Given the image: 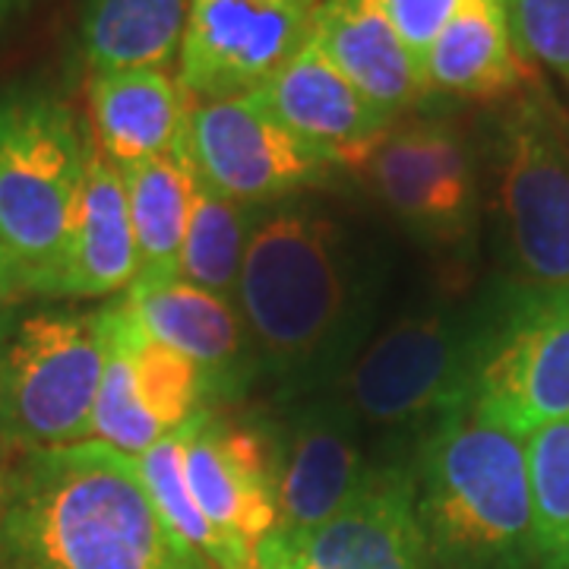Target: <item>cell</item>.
<instances>
[{
  "mask_svg": "<svg viewBox=\"0 0 569 569\" xmlns=\"http://www.w3.org/2000/svg\"><path fill=\"white\" fill-rule=\"evenodd\" d=\"M507 13L522 58L569 86V0H507Z\"/></svg>",
  "mask_w": 569,
  "mask_h": 569,
  "instance_id": "cell-28",
  "label": "cell"
},
{
  "mask_svg": "<svg viewBox=\"0 0 569 569\" xmlns=\"http://www.w3.org/2000/svg\"><path fill=\"white\" fill-rule=\"evenodd\" d=\"M0 569H203L162 522L133 456L102 440L22 449L0 519Z\"/></svg>",
  "mask_w": 569,
  "mask_h": 569,
  "instance_id": "cell-2",
  "label": "cell"
},
{
  "mask_svg": "<svg viewBox=\"0 0 569 569\" xmlns=\"http://www.w3.org/2000/svg\"><path fill=\"white\" fill-rule=\"evenodd\" d=\"M22 449L7 440V433L0 430V519H3V507H7V490H10V475L17 466V456Z\"/></svg>",
  "mask_w": 569,
  "mask_h": 569,
  "instance_id": "cell-30",
  "label": "cell"
},
{
  "mask_svg": "<svg viewBox=\"0 0 569 569\" xmlns=\"http://www.w3.org/2000/svg\"><path fill=\"white\" fill-rule=\"evenodd\" d=\"M10 313L13 310H0V346H3V332H7V323H10Z\"/></svg>",
  "mask_w": 569,
  "mask_h": 569,
  "instance_id": "cell-33",
  "label": "cell"
},
{
  "mask_svg": "<svg viewBox=\"0 0 569 569\" xmlns=\"http://www.w3.org/2000/svg\"><path fill=\"white\" fill-rule=\"evenodd\" d=\"M86 99L92 140L118 168L190 146L193 99L168 70L140 67L92 73Z\"/></svg>",
  "mask_w": 569,
  "mask_h": 569,
  "instance_id": "cell-19",
  "label": "cell"
},
{
  "mask_svg": "<svg viewBox=\"0 0 569 569\" xmlns=\"http://www.w3.org/2000/svg\"><path fill=\"white\" fill-rule=\"evenodd\" d=\"M260 206L234 203L200 178L181 250V279L234 301Z\"/></svg>",
  "mask_w": 569,
  "mask_h": 569,
  "instance_id": "cell-24",
  "label": "cell"
},
{
  "mask_svg": "<svg viewBox=\"0 0 569 569\" xmlns=\"http://www.w3.org/2000/svg\"><path fill=\"white\" fill-rule=\"evenodd\" d=\"M526 443L541 569H569V418L535 430Z\"/></svg>",
  "mask_w": 569,
  "mask_h": 569,
  "instance_id": "cell-26",
  "label": "cell"
},
{
  "mask_svg": "<svg viewBox=\"0 0 569 569\" xmlns=\"http://www.w3.org/2000/svg\"><path fill=\"white\" fill-rule=\"evenodd\" d=\"M137 276L140 253L123 174L99 149L89 130L77 222L51 301H96L123 295Z\"/></svg>",
  "mask_w": 569,
  "mask_h": 569,
  "instance_id": "cell-17",
  "label": "cell"
},
{
  "mask_svg": "<svg viewBox=\"0 0 569 569\" xmlns=\"http://www.w3.org/2000/svg\"><path fill=\"white\" fill-rule=\"evenodd\" d=\"M183 433V471L206 519L253 550L276 529V462L266 418L197 411Z\"/></svg>",
  "mask_w": 569,
  "mask_h": 569,
  "instance_id": "cell-14",
  "label": "cell"
},
{
  "mask_svg": "<svg viewBox=\"0 0 569 569\" xmlns=\"http://www.w3.org/2000/svg\"><path fill=\"white\" fill-rule=\"evenodd\" d=\"M108 358L104 307H32L10 313L0 346V430L20 449L92 437Z\"/></svg>",
  "mask_w": 569,
  "mask_h": 569,
  "instance_id": "cell-6",
  "label": "cell"
},
{
  "mask_svg": "<svg viewBox=\"0 0 569 569\" xmlns=\"http://www.w3.org/2000/svg\"><path fill=\"white\" fill-rule=\"evenodd\" d=\"M276 462V529L298 535L323 526L351 503L380 462L367 456L358 418L332 392L291 399L266 418Z\"/></svg>",
  "mask_w": 569,
  "mask_h": 569,
  "instance_id": "cell-12",
  "label": "cell"
},
{
  "mask_svg": "<svg viewBox=\"0 0 569 569\" xmlns=\"http://www.w3.org/2000/svg\"><path fill=\"white\" fill-rule=\"evenodd\" d=\"M32 3H36V0H0V29H7L10 22L20 20Z\"/></svg>",
  "mask_w": 569,
  "mask_h": 569,
  "instance_id": "cell-32",
  "label": "cell"
},
{
  "mask_svg": "<svg viewBox=\"0 0 569 569\" xmlns=\"http://www.w3.org/2000/svg\"><path fill=\"white\" fill-rule=\"evenodd\" d=\"M20 305V291H17V282H13V272H10V263H7V253H3V247H0V310H13V307Z\"/></svg>",
  "mask_w": 569,
  "mask_h": 569,
  "instance_id": "cell-31",
  "label": "cell"
},
{
  "mask_svg": "<svg viewBox=\"0 0 569 569\" xmlns=\"http://www.w3.org/2000/svg\"><path fill=\"white\" fill-rule=\"evenodd\" d=\"M253 569H257V560H253Z\"/></svg>",
  "mask_w": 569,
  "mask_h": 569,
  "instance_id": "cell-34",
  "label": "cell"
},
{
  "mask_svg": "<svg viewBox=\"0 0 569 569\" xmlns=\"http://www.w3.org/2000/svg\"><path fill=\"white\" fill-rule=\"evenodd\" d=\"M142 485L183 553L203 569H253V550L216 529L197 503L183 471V433L159 440L137 459Z\"/></svg>",
  "mask_w": 569,
  "mask_h": 569,
  "instance_id": "cell-23",
  "label": "cell"
},
{
  "mask_svg": "<svg viewBox=\"0 0 569 569\" xmlns=\"http://www.w3.org/2000/svg\"><path fill=\"white\" fill-rule=\"evenodd\" d=\"M108 307H111V320L130 358L133 389H137L142 411L162 427L164 433L181 430L197 411L206 408V380L200 367L187 361L181 351L152 339L137 323L133 310L123 298L108 301Z\"/></svg>",
  "mask_w": 569,
  "mask_h": 569,
  "instance_id": "cell-25",
  "label": "cell"
},
{
  "mask_svg": "<svg viewBox=\"0 0 569 569\" xmlns=\"http://www.w3.org/2000/svg\"><path fill=\"white\" fill-rule=\"evenodd\" d=\"M190 0H82L80 54L92 73L168 70L181 54Z\"/></svg>",
  "mask_w": 569,
  "mask_h": 569,
  "instance_id": "cell-21",
  "label": "cell"
},
{
  "mask_svg": "<svg viewBox=\"0 0 569 569\" xmlns=\"http://www.w3.org/2000/svg\"><path fill=\"white\" fill-rule=\"evenodd\" d=\"M104 329H108V358H104L99 399L92 408V437L89 440H102L108 447L121 449L123 456L140 459L142 452H149L171 433H164L162 427L142 411L137 389H133L130 358H127V348L114 329L108 305H104Z\"/></svg>",
  "mask_w": 569,
  "mask_h": 569,
  "instance_id": "cell-27",
  "label": "cell"
},
{
  "mask_svg": "<svg viewBox=\"0 0 569 569\" xmlns=\"http://www.w3.org/2000/svg\"><path fill=\"white\" fill-rule=\"evenodd\" d=\"M257 96L336 171L355 174L396 127V118L355 89L313 41H307L276 77H269Z\"/></svg>",
  "mask_w": 569,
  "mask_h": 569,
  "instance_id": "cell-16",
  "label": "cell"
},
{
  "mask_svg": "<svg viewBox=\"0 0 569 569\" xmlns=\"http://www.w3.org/2000/svg\"><path fill=\"white\" fill-rule=\"evenodd\" d=\"M121 298L152 339L200 367L206 408L244 399L260 380L250 332L234 301L183 279H133Z\"/></svg>",
  "mask_w": 569,
  "mask_h": 569,
  "instance_id": "cell-15",
  "label": "cell"
},
{
  "mask_svg": "<svg viewBox=\"0 0 569 569\" xmlns=\"http://www.w3.org/2000/svg\"><path fill=\"white\" fill-rule=\"evenodd\" d=\"M190 159L222 197L244 206L298 200L332 183L336 168L284 127L257 92L193 102Z\"/></svg>",
  "mask_w": 569,
  "mask_h": 569,
  "instance_id": "cell-10",
  "label": "cell"
},
{
  "mask_svg": "<svg viewBox=\"0 0 569 569\" xmlns=\"http://www.w3.org/2000/svg\"><path fill=\"white\" fill-rule=\"evenodd\" d=\"M140 253L137 279H181V250L197 190L190 146L171 156L121 164Z\"/></svg>",
  "mask_w": 569,
  "mask_h": 569,
  "instance_id": "cell-22",
  "label": "cell"
},
{
  "mask_svg": "<svg viewBox=\"0 0 569 569\" xmlns=\"http://www.w3.org/2000/svg\"><path fill=\"white\" fill-rule=\"evenodd\" d=\"M355 178L427 244H462L478 219L475 149L443 118L396 121Z\"/></svg>",
  "mask_w": 569,
  "mask_h": 569,
  "instance_id": "cell-9",
  "label": "cell"
},
{
  "mask_svg": "<svg viewBox=\"0 0 569 569\" xmlns=\"http://www.w3.org/2000/svg\"><path fill=\"white\" fill-rule=\"evenodd\" d=\"M320 0H190L178 80L193 102L257 92L291 61L317 22Z\"/></svg>",
  "mask_w": 569,
  "mask_h": 569,
  "instance_id": "cell-11",
  "label": "cell"
},
{
  "mask_svg": "<svg viewBox=\"0 0 569 569\" xmlns=\"http://www.w3.org/2000/svg\"><path fill=\"white\" fill-rule=\"evenodd\" d=\"M490 298L475 307H430L383 329L329 387L361 427L425 433L471 402L485 355Z\"/></svg>",
  "mask_w": 569,
  "mask_h": 569,
  "instance_id": "cell-5",
  "label": "cell"
},
{
  "mask_svg": "<svg viewBox=\"0 0 569 569\" xmlns=\"http://www.w3.org/2000/svg\"><path fill=\"white\" fill-rule=\"evenodd\" d=\"M421 70L430 96L468 102H507L531 82V63L512 39L507 0H462L427 48Z\"/></svg>",
  "mask_w": 569,
  "mask_h": 569,
  "instance_id": "cell-20",
  "label": "cell"
},
{
  "mask_svg": "<svg viewBox=\"0 0 569 569\" xmlns=\"http://www.w3.org/2000/svg\"><path fill=\"white\" fill-rule=\"evenodd\" d=\"M408 468L433 567L541 569L526 437L466 402L427 427Z\"/></svg>",
  "mask_w": 569,
  "mask_h": 569,
  "instance_id": "cell-3",
  "label": "cell"
},
{
  "mask_svg": "<svg viewBox=\"0 0 569 569\" xmlns=\"http://www.w3.org/2000/svg\"><path fill=\"white\" fill-rule=\"evenodd\" d=\"M253 560L257 569H437L402 462H380L367 488L323 526L269 531Z\"/></svg>",
  "mask_w": 569,
  "mask_h": 569,
  "instance_id": "cell-13",
  "label": "cell"
},
{
  "mask_svg": "<svg viewBox=\"0 0 569 569\" xmlns=\"http://www.w3.org/2000/svg\"><path fill=\"white\" fill-rule=\"evenodd\" d=\"M471 406L526 440L569 418V288L535 291L507 282L490 298Z\"/></svg>",
  "mask_w": 569,
  "mask_h": 569,
  "instance_id": "cell-8",
  "label": "cell"
},
{
  "mask_svg": "<svg viewBox=\"0 0 569 569\" xmlns=\"http://www.w3.org/2000/svg\"><path fill=\"white\" fill-rule=\"evenodd\" d=\"M89 130L44 86L0 89V247L20 298L51 301L70 247Z\"/></svg>",
  "mask_w": 569,
  "mask_h": 569,
  "instance_id": "cell-4",
  "label": "cell"
},
{
  "mask_svg": "<svg viewBox=\"0 0 569 569\" xmlns=\"http://www.w3.org/2000/svg\"><path fill=\"white\" fill-rule=\"evenodd\" d=\"M490 156L509 284L569 288V121L545 89L529 82L507 99Z\"/></svg>",
  "mask_w": 569,
  "mask_h": 569,
  "instance_id": "cell-7",
  "label": "cell"
},
{
  "mask_svg": "<svg viewBox=\"0 0 569 569\" xmlns=\"http://www.w3.org/2000/svg\"><path fill=\"white\" fill-rule=\"evenodd\" d=\"M462 0H383L389 22L396 26L399 39L406 41L408 51L425 63L427 48L443 32ZM425 73V70H421Z\"/></svg>",
  "mask_w": 569,
  "mask_h": 569,
  "instance_id": "cell-29",
  "label": "cell"
},
{
  "mask_svg": "<svg viewBox=\"0 0 569 569\" xmlns=\"http://www.w3.org/2000/svg\"><path fill=\"white\" fill-rule=\"evenodd\" d=\"M310 41L396 121L430 96L421 63L389 22L383 0H320Z\"/></svg>",
  "mask_w": 569,
  "mask_h": 569,
  "instance_id": "cell-18",
  "label": "cell"
},
{
  "mask_svg": "<svg viewBox=\"0 0 569 569\" xmlns=\"http://www.w3.org/2000/svg\"><path fill=\"white\" fill-rule=\"evenodd\" d=\"M234 305L260 377L298 399L332 387L358 358L370 282L342 222L298 197L257 209Z\"/></svg>",
  "mask_w": 569,
  "mask_h": 569,
  "instance_id": "cell-1",
  "label": "cell"
}]
</instances>
